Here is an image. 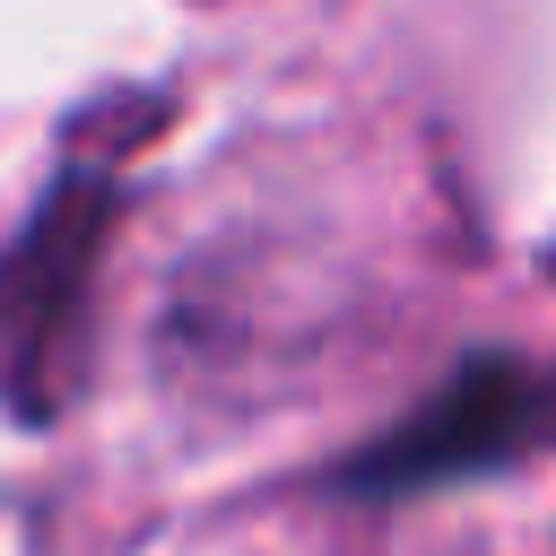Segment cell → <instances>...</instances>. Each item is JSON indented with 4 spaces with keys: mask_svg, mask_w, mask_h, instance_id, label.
I'll list each match as a JSON object with an SVG mask.
<instances>
[{
    "mask_svg": "<svg viewBox=\"0 0 556 556\" xmlns=\"http://www.w3.org/2000/svg\"><path fill=\"white\" fill-rule=\"evenodd\" d=\"M113 208H122L113 165H61L43 182V200L26 208V226L0 243V391L26 417H43L61 400Z\"/></svg>",
    "mask_w": 556,
    "mask_h": 556,
    "instance_id": "obj_1",
    "label": "cell"
},
{
    "mask_svg": "<svg viewBox=\"0 0 556 556\" xmlns=\"http://www.w3.org/2000/svg\"><path fill=\"white\" fill-rule=\"evenodd\" d=\"M556 426V374H530L521 356H469L417 417H400L382 443L348 460L356 495H417L443 478H478L521 460Z\"/></svg>",
    "mask_w": 556,
    "mask_h": 556,
    "instance_id": "obj_2",
    "label": "cell"
}]
</instances>
